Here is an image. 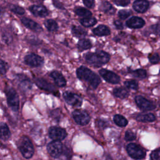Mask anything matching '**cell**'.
Segmentation results:
<instances>
[{
  "mask_svg": "<svg viewBox=\"0 0 160 160\" xmlns=\"http://www.w3.org/2000/svg\"><path fill=\"white\" fill-rule=\"evenodd\" d=\"M76 76L79 79L86 82L94 89H96L101 82V78L97 74L84 66L76 69Z\"/></svg>",
  "mask_w": 160,
  "mask_h": 160,
  "instance_id": "cell-1",
  "label": "cell"
},
{
  "mask_svg": "<svg viewBox=\"0 0 160 160\" xmlns=\"http://www.w3.org/2000/svg\"><path fill=\"white\" fill-rule=\"evenodd\" d=\"M84 58L89 64L94 67H100L109 61L110 55L104 51L98 50L94 52H88L85 54Z\"/></svg>",
  "mask_w": 160,
  "mask_h": 160,
  "instance_id": "cell-2",
  "label": "cell"
},
{
  "mask_svg": "<svg viewBox=\"0 0 160 160\" xmlns=\"http://www.w3.org/2000/svg\"><path fill=\"white\" fill-rule=\"evenodd\" d=\"M17 146L24 158L28 159L33 156L34 148L31 141L28 136H21L17 142Z\"/></svg>",
  "mask_w": 160,
  "mask_h": 160,
  "instance_id": "cell-3",
  "label": "cell"
},
{
  "mask_svg": "<svg viewBox=\"0 0 160 160\" xmlns=\"http://www.w3.org/2000/svg\"><path fill=\"white\" fill-rule=\"evenodd\" d=\"M5 94L9 107L14 112H18L19 109V98L16 91L11 86H6Z\"/></svg>",
  "mask_w": 160,
  "mask_h": 160,
  "instance_id": "cell-4",
  "label": "cell"
},
{
  "mask_svg": "<svg viewBox=\"0 0 160 160\" xmlns=\"http://www.w3.org/2000/svg\"><path fill=\"white\" fill-rule=\"evenodd\" d=\"M126 151L128 155L132 159L139 160L144 159L146 156V151L138 144L129 143L126 146Z\"/></svg>",
  "mask_w": 160,
  "mask_h": 160,
  "instance_id": "cell-5",
  "label": "cell"
},
{
  "mask_svg": "<svg viewBox=\"0 0 160 160\" xmlns=\"http://www.w3.org/2000/svg\"><path fill=\"white\" fill-rule=\"evenodd\" d=\"M64 146L60 141H52L47 146V151L51 156L54 158H59L63 152Z\"/></svg>",
  "mask_w": 160,
  "mask_h": 160,
  "instance_id": "cell-6",
  "label": "cell"
},
{
  "mask_svg": "<svg viewBox=\"0 0 160 160\" xmlns=\"http://www.w3.org/2000/svg\"><path fill=\"white\" fill-rule=\"evenodd\" d=\"M35 84L41 89L52 93L56 96H59V91L56 88L46 79L41 78H36L34 79Z\"/></svg>",
  "mask_w": 160,
  "mask_h": 160,
  "instance_id": "cell-7",
  "label": "cell"
},
{
  "mask_svg": "<svg viewBox=\"0 0 160 160\" xmlns=\"http://www.w3.org/2000/svg\"><path fill=\"white\" fill-rule=\"evenodd\" d=\"M64 101L68 104L74 107H81L82 104V98L78 94L66 91L62 94Z\"/></svg>",
  "mask_w": 160,
  "mask_h": 160,
  "instance_id": "cell-8",
  "label": "cell"
},
{
  "mask_svg": "<svg viewBox=\"0 0 160 160\" xmlns=\"http://www.w3.org/2000/svg\"><path fill=\"white\" fill-rule=\"evenodd\" d=\"M74 121L79 125L85 126L88 124L91 119L89 114L82 109H76L72 113Z\"/></svg>",
  "mask_w": 160,
  "mask_h": 160,
  "instance_id": "cell-9",
  "label": "cell"
},
{
  "mask_svg": "<svg viewBox=\"0 0 160 160\" xmlns=\"http://www.w3.org/2000/svg\"><path fill=\"white\" fill-rule=\"evenodd\" d=\"M49 137L53 141H62L64 139L68 134L65 129L58 126H51L48 130Z\"/></svg>",
  "mask_w": 160,
  "mask_h": 160,
  "instance_id": "cell-10",
  "label": "cell"
},
{
  "mask_svg": "<svg viewBox=\"0 0 160 160\" xmlns=\"http://www.w3.org/2000/svg\"><path fill=\"white\" fill-rule=\"evenodd\" d=\"M134 101L137 106L143 111H152L156 108L155 104L142 96H136Z\"/></svg>",
  "mask_w": 160,
  "mask_h": 160,
  "instance_id": "cell-11",
  "label": "cell"
},
{
  "mask_svg": "<svg viewBox=\"0 0 160 160\" xmlns=\"http://www.w3.org/2000/svg\"><path fill=\"white\" fill-rule=\"evenodd\" d=\"M24 63L31 67H39L44 64V59L35 53H29L24 58Z\"/></svg>",
  "mask_w": 160,
  "mask_h": 160,
  "instance_id": "cell-12",
  "label": "cell"
},
{
  "mask_svg": "<svg viewBox=\"0 0 160 160\" xmlns=\"http://www.w3.org/2000/svg\"><path fill=\"white\" fill-rule=\"evenodd\" d=\"M100 76L108 82L116 84L119 83L121 79L120 77L113 71L106 69H101L99 71Z\"/></svg>",
  "mask_w": 160,
  "mask_h": 160,
  "instance_id": "cell-13",
  "label": "cell"
},
{
  "mask_svg": "<svg viewBox=\"0 0 160 160\" xmlns=\"http://www.w3.org/2000/svg\"><path fill=\"white\" fill-rule=\"evenodd\" d=\"M144 24V20L138 16H132L126 22V26L131 29H139L142 28Z\"/></svg>",
  "mask_w": 160,
  "mask_h": 160,
  "instance_id": "cell-14",
  "label": "cell"
},
{
  "mask_svg": "<svg viewBox=\"0 0 160 160\" xmlns=\"http://www.w3.org/2000/svg\"><path fill=\"white\" fill-rule=\"evenodd\" d=\"M21 21L25 27L32 31H34L36 32H40L42 31V27L36 21L29 18L23 17L21 19Z\"/></svg>",
  "mask_w": 160,
  "mask_h": 160,
  "instance_id": "cell-15",
  "label": "cell"
},
{
  "mask_svg": "<svg viewBox=\"0 0 160 160\" xmlns=\"http://www.w3.org/2000/svg\"><path fill=\"white\" fill-rule=\"evenodd\" d=\"M149 2L147 0H135L132 4V8L135 11L139 13H144L148 11Z\"/></svg>",
  "mask_w": 160,
  "mask_h": 160,
  "instance_id": "cell-16",
  "label": "cell"
},
{
  "mask_svg": "<svg viewBox=\"0 0 160 160\" xmlns=\"http://www.w3.org/2000/svg\"><path fill=\"white\" fill-rule=\"evenodd\" d=\"M29 9L32 14L38 17H46L49 13L47 8L42 5H32L29 8Z\"/></svg>",
  "mask_w": 160,
  "mask_h": 160,
  "instance_id": "cell-17",
  "label": "cell"
},
{
  "mask_svg": "<svg viewBox=\"0 0 160 160\" xmlns=\"http://www.w3.org/2000/svg\"><path fill=\"white\" fill-rule=\"evenodd\" d=\"M50 76L52 78L57 86L62 88L66 86V80L60 72L58 71H53L50 73Z\"/></svg>",
  "mask_w": 160,
  "mask_h": 160,
  "instance_id": "cell-18",
  "label": "cell"
},
{
  "mask_svg": "<svg viewBox=\"0 0 160 160\" xmlns=\"http://www.w3.org/2000/svg\"><path fill=\"white\" fill-rule=\"evenodd\" d=\"M18 80L19 81V87L24 91L29 90L32 87V83L29 78L24 74H18Z\"/></svg>",
  "mask_w": 160,
  "mask_h": 160,
  "instance_id": "cell-19",
  "label": "cell"
},
{
  "mask_svg": "<svg viewBox=\"0 0 160 160\" xmlns=\"http://www.w3.org/2000/svg\"><path fill=\"white\" fill-rule=\"evenodd\" d=\"M92 32L97 36H105L110 34L111 30L107 26L100 24L92 29Z\"/></svg>",
  "mask_w": 160,
  "mask_h": 160,
  "instance_id": "cell-20",
  "label": "cell"
},
{
  "mask_svg": "<svg viewBox=\"0 0 160 160\" xmlns=\"http://www.w3.org/2000/svg\"><path fill=\"white\" fill-rule=\"evenodd\" d=\"M99 9L100 11L104 12L105 14H114L116 12V9L112 6V4L106 1H102L101 2Z\"/></svg>",
  "mask_w": 160,
  "mask_h": 160,
  "instance_id": "cell-21",
  "label": "cell"
},
{
  "mask_svg": "<svg viewBox=\"0 0 160 160\" xmlns=\"http://www.w3.org/2000/svg\"><path fill=\"white\" fill-rule=\"evenodd\" d=\"M138 122H153L156 120V116L152 113H139L136 118Z\"/></svg>",
  "mask_w": 160,
  "mask_h": 160,
  "instance_id": "cell-22",
  "label": "cell"
},
{
  "mask_svg": "<svg viewBox=\"0 0 160 160\" xmlns=\"http://www.w3.org/2000/svg\"><path fill=\"white\" fill-rule=\"evenodd\" d=\"M10 137L11 132L8 125L4 122H0V139L3 141H7Z\"/></svg>",
  "mask_w": 160,
  "mask_h": 160,
  "instance_id": "cell-23",
  "label": "cell"
},
{
  "mask_svg": "<svg viewBox=\"0 0 160 160\" xmlns=\"http://www.w3.org/2000/svg\"><path fill=\"white\" fill-rule=\"evenodd\" d=\"M112 94L116 98L120 99H125L129 96V92L127 88L119 87L114 88L112 91Z\"/></svg>",
  "mask_w": 160,
  "mask_h": 160,
  "instance_id": "cell-24",
  "label": "cell"
},
{
  "mask_svg": "<svg viewBox=\"0 0 160 160\" xmlns=\"http://www.w3.org/2000/svg\"><path fill=\"white\" fill-rule=\"evenodd\" d=\"M71 32L74 36L81 39L84 38L88 34L87 31L85 30L84 28H81V26H78L75 25L72 26Z\"/></svg>",
  "mask_w": 160,
  "mask_h": 160,
  "instance_id": "cell-25",
  "label": "cell"
},
{
  "mask_svg": "<svg viewBox=\"0 0 160 160\" xmlns=\"http://www.w3.org/2000/svg\"><path fill=\"white\" fill-rule=\"evenodd\" d=\"M79 22L81 25L86 28L92 27L97 23V19L92 16L82 18L79 19Z\"/></svg>",
  "mask_w": 160,
  "mask_h": 160,
  "instance_id": "cell-26",
  "label": "cell"
},
{
  "mask_svg": "<svg viewBox=\"0 0 160 160\" xmlns=\"http://www.w3.org/2000/svg\"><path fill=\"white\" fill-rule=\"evenodd\" d=\"M114 122L119 127L123 128L128 125V121L121 114H116L113 117Z\"/></svg>",
  "mask_w": 160,
  "mask_h": 160,
  "instance_id": "cell-27",
  "label": "cell"
},
{
  "mask_svg": "<svg viewBox=\"0 0 160 160\" xmlns=\"http://www.w3.org/2000/svg\"><path fill=\"white\" fill-rule=\"evenodd\" d=\"M92 47L91 42L85 38L80 39L78 42V48L80 51H84L86 49H89Z\"/></svg>",
  "mask_w": 160,
  "mask_h": 160,
  "instance_id": "cell-28",
  "label": "cell"
},
{
  "mask_svg": "<svg viewBox=\"0 0 160 160\" xmlns=\"http://www.w3.org/2000/svg\"><path fill=\"white\" fill-rule=\"evenodd\" d=\"M44 26L46 29L51 32L56 31L58 29V24L56 21L52 19H47L44 21Z\"/></svg>",
  "mask_w": 160,
  "mask_h": 160,
  "instance_id": "cell-29",
  "label": "cell"
},
{
  "mask_svg": "<svg viewBox=\"0 0 160 160\" xmlns=\"http://www.w3.org/2000/svg\"><path fill=\"white\" fill-rule=\"evenodd\" d=\"M74 12L76 15L82 18L90 17L92 16V12L89 10L82 7H76L74 9Z\"/></svg>",
  "mask_w": 160,
  "mask_h": 160,
  "instance_id": "cell-30",
  "label": "cell"
},
{
  "mask_svg": "<svg viewBox=\"0 0 160 160\" xmlns=\"http://www.w3.org/2000/svg\"><path fill=\"white\" fill-rule=\"evenodd\" d=\"M130 73L133 77L139 79H144L147 77V72L144 69H138L131 71Z\"/></svg>",
  "mask_w": 160,
  "mask_h": 160,
  "instance_id": "cell-31",
  "label": "cell"
},
{
  "mask_svg": "<svg viewBox=\"0 0 160 160\" xmlns=\"http://www.w3.org/2000/svg\"><path fill=\"white\" fill-rule=\"evenodd\" d=\"M124 85L127 89H129L132 90H138L139 87L138 82L134 79L125 81L124 82Z\"/></svg>",
  "mask_w": 160,
  "mask_h": 160,
  "instance_id": "cell-32",
  "label": "cell"
},
{
  "mask_svg": "<svg viewBox=\"0 0 160 160\" xmlns=\"http://www.w3.org/2000/svg\"><path fill=\"white\" fill-rule=\"evenodd\" d=\"M9 9L12 12L18 15H22L25 13V10L22 7L17 5H14V4L10 5Z\"/></svg>",
  "mask_w": 160,
  "mask_h": 160,
  "instance_id": "cell-33",
  "label": "cell"
},
{
  "mask_svg": "<svg viewBox=\"0 0 160 160\" xmlns=\"http://www.w3.org/2000/svg\"><path fill=\"white\" fill-rule=\"evenodd\" d=\"M148 59L149 62L152 64H158L160 61V56L156 52L149 54L148 55Z\"/></svg>",
  "mask_w": 160,
  "mask_h": 160,
  "instance_id": "cell-34",
  "label": "cell"
},
{
  "mask_svg": "<svg viewBox=\"0 0 160 160\" xmlns=\"http://www.w3.org/2000/svg\"><path fill=\"white\" fill-rule=\"evenodd\" d=\"M131 14H132V11L128 9H121V10H119L118 12V16L122 20H124L127 19Z\"/></svg>",
  "mask_w": 160,
  "mask_h": 160,
  "instance_id": "cell-35",
  "label": "cell"
},
{
  "mask_svg": "<svg viewBox=\"0 0 160 160\" xmlns=\"http://www.w3.org/2000/svg\"><path fill=\"white\" fill-rule=\"evenodd\" d=\"M96 125L98 128H101V129H105L106 128H108V121L104 120V119H97L96 120Z\"/></svg>",
  "mask_w": 160,
  "mask_h": 160,
  "instance_id": "cell-36",
  "label": "cell"
},
{
  "mask_svg": "<svg viewBox=\"0 0 160 160\" xmlns=\"http://www.w3.org/2000/svg\"><path fill=\"white\" fill-rule=\"evenodd\" d=\"M136 138V134L131 131H127L124 134V139L126 141H132Z\"/></svg>",
  "mask_w": 160,
  "mask_h": 160,
  "instance_id": "cell-37",
  "label": "cell"
},
{
  "mask_svg": "<svg viewBox=\"0 0 160 160\" xmlns=\"http://www.w3.org/2000/svg\"><path fill=\"white\" fill-rule=\"evenodd\" d=\"M151 160H160V148L152 151L150 154Z\"/></svg>",
  "mask_w": 160,
  "mask_h": 160,
  "instance_id": "cell-38",
  "label": "cell"
},
{
  "mask_svg": "<svg viewBox=\"0 0 160 160\" xmlns=\"http://www.w3.org/2000/svg\"><path fill=\"white\" fill-rule=\"evenodd\" d=\"M114 3L118 6L125 7L130 4V0H113Z\"/></svg>",
  "mask_w": 160,
  "mask_h": 160,
  "instance_id": "cell-39",
  "label": "cell"
},
{
  "mask_svg": "<svg viewBox=\"0 0 160 160\" xmlns=\"http://www.w3.org/2000/svg\"><path fill=\"white\" fill-rule=\"evenodd\" d=\"M7 71V65L6 62L0 59V74H5Z\"/></svg>",
  "mask_w": 160,
  "mask_h": 160,
  "instance_id": "cell-40",
  "label": "cell"
},
{
  "mask_svg": "<svg viewBox=\"0 0 160 160\" xmlns=\"http://www.w3.org/2000/svg\"><path fill=\"white\" fill-rule=\"evenodd\" d=\"M83 4L88 8H93L95 6L94 0H82Z\"/></svg>",
  "mask_w": 160,
  "mask_h": 160,
  "instance_id": "cell-41",
  "label": "cell"
},
{
  "mask_svg": "<svg viewBox=\"0 0 160 160\" xmlns=\"http://www.w3.org/2000/svg\"><path fill=\"white\" fill-rule=\"evenodd\" d=\"M51 116L52 118L56 119V120H59L60 118L59 116V109H54L51 111Z\"/></svg>",
  "mask_w": 160,
  "mask_h": 160,
  "instance_id": "cell-42",
  "label": "cell"
},
{
  "mask_svg": "<svg viewBox=\"0 0 160 160\" xmlns=\"http://www.w3.org/2000/svg\"><path fill=\"white\" fill-rule=\"evenodd\" d=\"M114 25L116 27V28L117 29H119V30H122L124 28V26L122 22L119 21V20H115L114 21Z\"/></svg>",
  "mask_w": 160,
  "mask_h": 160,
  "instance_id": "cell-43",
  "label": "cell"
},
{
  "mask_svg": "<svg viewBox=\"0 0 160 160\" xmlns=\"http://www.w3.org/2000/svg\"><path fill=\"white\" fill-rule=\"evenodd\" d=\"M151 30L156 34H158L160 36V24H155L151 27Z\"/></svg>",
  "mask_w": 160,
  "mask_h": 160,
  "instance_id": "cell-44",
  "label": "cell"
},
{
  "mask_svg": "<svg viewBox=\"0 0 160 160\" xmlns=\"http://www.w3.org/2000/svg\"><path fill=\"white\" fill-rule=\"evenodd\" d=\"M2 39L6 43H9L12 41V38L11 36L8 33H3L2 34Z\"/></svg>",
  "mask_w": 160,
  "mask_h": 160,
  "instance_id": "cell-45",
  "label": "cell"
},
{
  "mask_svg": "<svg viewBox=\"0 0 160 160\" xmlns=\"http://www.w3.org/2000/svg\"><path fill=\"white\" fill-rule=\"evenodd\" d=\"M53 4H54V6H56V8H58L59 9H64V7H63L62 4L60 2H59L58 1L53 0Z\"/></svg>",
  "mask_w": 160,
  "mask_h": 160,
  "instance_id": "cell-46",
  "label": "cell"
},
{
  "mask_svg": "<svg viewBox=\"0 0 160 160\" xmlns=\"http://www.w3.org/2000/svg\"><path fill=\"white\" fill-rule=\"evenodd\" d=\"M106 160H112V158H111L110 156H108V157L107 156V157L106 158Z\"/></svg>",
  "mask_w": 160,
  "mask_h": 160,
  "instance_id": "cell-47",
  "label": "cell"
},
{
  "mask_svg": "<svg viewBox=\"0 0 160 160\" xmlns=\"http://www.w3.org/2000/svg\"><path fill=\"white\" fill-rule=\"evenodd\" d=\"M2 9L0 8V14H2Z\"/></svg>",
  "mask_w": 160,
  "mask_h": 160,
  "instance_id": "cell-48",
  "label": "cell"
}]
</instances>
